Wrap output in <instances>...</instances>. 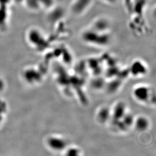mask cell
Returning a JSON list of instances; mask_svg holds the SVG:
<instances>
[{"label": "cell", "mask_w": 156, "mask_h": 156, "mask_svg": "<svg viewBox=\"0 0 156 156\" xmlns=\"http://www.w3.org/2000/svg\"><path fill=\"white\" fill-rule=\"evenodd\" d=\"M81 37L86 43L100 46L108 44L110 40L108 32L103 33L96 31L90 28L83 31Z\"/></svg>", "instance_id": "cell-1"}, {"label": "cell", "mask_w": 156, "mask_h": 156, "mask_svg": "<svg viewBox=\"0 0 156 156\" xmlns=\"http://www.w3.org/2000/svg\"><path fill=\"white\" fill-rule=\"evenodd\" d=\"M93 0H73L70 6L71 12L74 15L80 16L89 9Z\"/></svg>", "instance_id": "cell-2"}, {"label": "cell", "mask_w": 156, "mask_h": 156, "mask_svg": "<svg viewBox=\"0 0 156 156\" xmlns=\"http://www.w3.org/2000/svg\"><path fill=\"white\" fill-rule=\"evenodd\" d=\"M47 144L48 147L56 152L62 151L67 147L66 140L62 137L56 136L48 137L47 140Z\"/></svg>", "instance_id": "cell-3"}, {"label": "cell", "mask_w": 156, "mask_h": 156, "mask_svg": "<svg viewBox=\"0 0 156 156\" xmlns=\"http://www.w3.org/2000/svg\"><path fill=\"white\" fill-rule=\"evenodd\" d=\"M151 90L149 87L140 86L136 87L133 91L134 98L141 103H146L150 99L151 95Z\"/></svg>", "instance_id": "cell-4"}, {"label": "cell", "mask_w": 156, "mask_h": 156, "mask_svg": "<svg viewBox=\"0 0 156 156\" xmlns=\"http://www.w3.org/2000/svg\"><path fill=\"white\" fill-rule=\"evenodd\" d=\"M110 27V23L109 20L105 17H100L96 19L93 22L90 28L96 31L108 33Z\"/></svg>", "instance_id": "cell-5"}, {"label": "cell", "mask_w": 156, "mask_h": 156, "mask_svg": "<svg viewBox=\"0 0 156 156\" xmlns=\"http://www.w3.org/2000/svg\"><path fill=\"white\" fill-rule=\"evenodd\" d=\"M130 72L134 76H141L146 73L147 68L143 63L139 61H136L130 67Z\"/></svg>", "instance_id": "cell-6"}, {"label": "cell", "mask_w": 156, "mask_h": 156, "mask_svg": "<svg viewBox=\"0 0 156 156\" xmlns=\"http://www.w3.org/2000/svg\"><path fill=\"white\" fill-rule=\"evenodd\" d=\"M133 124L139 131H144L149 127V120L144 117L140 116L134 120Z\"/></svg>", "instance_id": "cell-7"}, {"label": "cell", "mask_w": 156, "mask_h": 156, "mask_svg": "<svg viewBox=\"0 0 156 156\" xmlns=\"http://www.w3.org/2000/svg\"><path fill=\"white\" fill-rule=\"evenodd\" d=\"M125 107L123 103H119L116 106H115L114 110L113 116L115 121H119L121 120L124 116L126 114Z\"/></svg>", "instance_id": "cell-8"}, {"label": "cell", "mask_w": 156, "mask_h": 156, "mask_svg": "<svg viewBox=\"0 0 156 156\" xmlns=\"http://www.w3.org/2000/svg\"><path fill=\"white\" fill-rule=\"evenodd\" d=\"M7 108V104L4 101L0 98V126L2 125L6 119Z\"/></svg>", "instance_id": "cell-9"}, {"label": "cell", "mask_w": 156, "mask_h": 156, "mask_svg": "<svg viewBox=\"0 0 156 156\" xmlns=\"http://www.w3.org/2000/svg\"><path fill=\"white\" fill-rule=\"evenodd\" d=\"M110 115V112L109 110L106 108H103L101 109L100 111H99V114H98V118L99 120L101 122H104L105 121L107 120V119L108 118Z\"/></svg>", "instance_id": "cell-10"}, {"label": "cell", "mask_w": 156, "mask_h": 156, "mask_svg": "<svg viewBox=\"0 0 156 156\" xmlns=\"http://www.w3.org/2000/svg\"><path fill=\"white\" fill-rule=\"evenodd\" d=\"M67 153L68 155H78L79 154V151L76 149H70L67 151Z\"/></svg>", "instance_id": "cell-11"}, {"label": "cell", "mask_w": 156, "mask_h": 156, "mask_svg": "<svg viewBox=\"0 0 156 156\" xmlns=\"http://www.w3.org/2000/svg\"><path fill=\"white\" fill-rule=\"evenodd\" d=\"M5 83L3 82V80L0 78V94H1L4 90Z\"/></svg>", "instance_id": "cell-12"}, {"label": "cell", "mask_w": 156, "mask_h": 156, "mask_svg": "<svg viewBox=\"0 0 156 156\" xmlns=\"http://www.w3.org/2000/svg\"><path fill=\"white\" fill-rule=\"evenodd\" d=\"M101 1L109 4H113L116 3V2L117 1V0H101Z\"/></svg>", "instance_id": "cell-13"}]
</instances>
